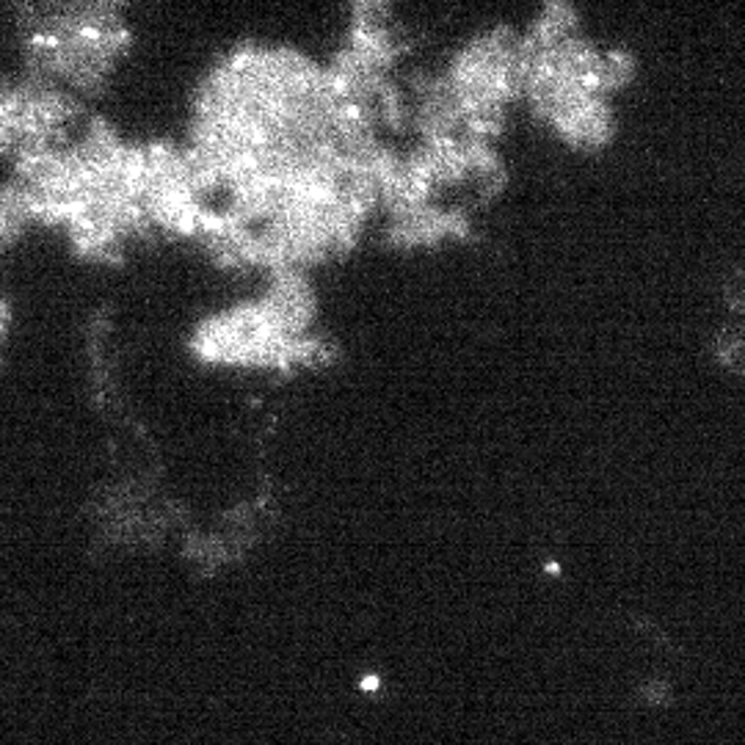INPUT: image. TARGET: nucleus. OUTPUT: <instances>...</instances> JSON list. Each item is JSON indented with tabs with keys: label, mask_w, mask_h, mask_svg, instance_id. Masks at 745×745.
Here are the masks:
<instances>
[{
	"label": "nucleus",
	"mask_w": 745,
	"mask_h": 745,
	"mask_svg": "<svg viewBox=\"0 0 745 745\" xmlns=\"http://www.w3.org/2000/svg\"><path fill=\"white\" fill-rule=\"evenodd\" d=\"M20 36L31 80L64 94L102 84L131 42L116 9L97 3L25 9Z\"/></svg>",
	"instance_id": "obj_1"
},
{
	"label": "nucleus",
	"mask_w": 745,
	"mask_h": 745,
	"mask_svg": "<svg viewBox=\"0 0 745 745\" xmlns=\"http://www.w3.org/2000/svg\"><path fill=\"white\" fill-rule=\"evenodd\" d=\"M29 221L31 213L25 208L23 197L12 186L0 188V255H3V248H9L18 241V235L25 230Z\"/></svg>",
	"instance_id": "obj_2"
},
{
	"label": "nucleus",
	"mask_w": 745,
	"mask_h": 745,
	"mask_svg": "<svg viewBox=\"0 0 745 745\" xmlns=\"http://www.w3.org/2000/svg\"><path fill=\"white\" fill-rule=\"evenodd\" d=\"M7 326H9V312H7V307L0 304V345H3V340H7Z\"/></svg>",
	"instance_id": "obj_3"
}]
</instances>
